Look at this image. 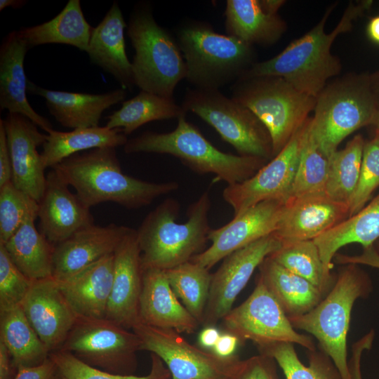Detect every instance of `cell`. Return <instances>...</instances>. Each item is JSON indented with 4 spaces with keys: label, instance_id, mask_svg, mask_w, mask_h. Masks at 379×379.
I'll return each mask as SVG.
<instances>
[{
    "label": "cell",
    "instance_id": "obj_1",
    "mask_svg": "<svg viewBox=\"0 0 379 379\" xmlns=\"http://www.w3.org/2000/svg\"><path fill=\"white\" fill-rule=\"evenodd\" d=\"M372 4V1L350 3L336 27L326 33V22L336 6L333 4L308 32L291 42L274 57L254 63L239 79L281 77L316 98L327 81L339 74L342 68L340 60L331 51L334 40L339 34L349 32L353 21L370 9Z\"/></svg>",
    "mask_w": 379,
    "mask_h": 379
},
{
    "label": "cell",
    "instance_id": "obj_2",
    "mask_svg": "<svg viewBox=\"0 0 379 379\" xmlns=\"http://www.w3.org/2000/svg\"><path fill=\"white\" fill-rule=\"evenodd\" d=\"M52 169L88 208L114 202L128 209L139 208L179 187L175 181L151 182L125 174L113 147L77 153Z\"/></svg>",
    "mask_w": 379,
    "mask_h": 379
},
{
    "label": "cell",
    "instance_id": "obj_3",
    "mask_svg": "<svg viewBox=\"0 0 379 379\" xmlns=\"http://www.w3.org/2000/svg\"><path fill=\"white\" fill-rule=\"evenodd\" d=\"M211 199L204 192L189 207L187 220L176 221L180 204L168 198L149 213L136 230L142 269L168 270L187 262L208 240Z\"/></svg>",
    "mask_w": 379,
    "mask_h": 379
},
{
    "label": "cell",
    "instance_id": "obj_4",
    "mask_svg": "<svg viewBox=\"0 0 379 379\" xmlns=\"http://www.w3.org/2000/svg\"><path fill=\"white\" fill-rule=\"evenodd\" d=\"M127 154L149 152L170 154L199 174L212 173L215 181L228 185L252 177L268 161L262 158L225 153L213 146L185 116L178 119L175 128L168 133L147 131L128 140Z\"/></svg>",
    "mask_w": 379,
    "mask_h": 379
},
{
    "label": "cell",
    "instance_id": "obj_5",
    "mask_svg": "<svg viewBox=\"0 0 379 379\" xmlns=\"http://www.w3.org/2000/svg\"><path fill=\"white\" fill-rule=\"evenodd\" d=\"M175 34L185 62V79L194 88L219 90L255 63L253 46L219 34L207 22L187 20Z\"/></svg>",
    "mask_w": 379,
    "mask_h": 379
},
{
    "label": "cell",
    "instance_id": "obj_6",
    "mask_svg": "<svg viewBox=\"0 0 379 379\" xmlns=\"http://www.w3.org/2000/svg\"><path fill=\"white\" fill-rule=\"evenodd\" d=\"M371 291L368 275L357 265L348 264L325 298L308 312L288 317L295 329L305 331L317 338L321 351L332 360L342 379H352L347 338L353 305L358 298L368 297Z\"/></svg>",
    "mask_w": 379,
    "mask_h": 379
},
{
    "label": "cell",
    "instance_id": "obj_7",
    "mask_svg": "<svg viewBox=\"0 0 379 379\" xmlns=\"http://www.w3.org/2000/svg\"><path fill=\"white\" fill-rule=\"evenodd\" d=\"M378 109L370 74H350L326 84L316 98L310 131L329 158L347 136L371 126Z\"/></svg>",
    "mask_w": 379,
    "mask_h": 379
},
{
    "label": "cell",
    "instance_id": "obj_8",
    "mask_svg": "<svg viewBox=\"0 0 379 379\" xmlns=\"http://www.w3.org/2000/svg\"><path fill=\"white\" fill-rule=\"evenodd\" d=\"M127 34L135 49L132 62L135 86L141 91L173 98L178 83L186 77V65L176 39L142 6L131 14Z\"/></svg>",
    "mask_w": 379,
    "mask_h": 379
},
{
    "label": "cell",
    "instance_id": "obj_9",
    "mask_svg": "<svg viewBox=\"0 0 379 379\" xmlns=\"http://www.w3.org/2000/svg\"><path fill=\"white\" fill-rule=\"evenodd\" d=\"M232 98L251 110L268 131L276 156L314 109L316 98L278 77L239 79Z\"/></svg>",
    "mask_w": 379,
    "mask_h": 379
},
{
    "label": "cell",
    "instance_id": "obj_10",
    "mask_svg": "<svg viewBox=\"0 0 379 379\" xmlns=\"http://www.w3.org/2000/svg\"><path fill=\"white\" fill-rule=\"evenodd\" d=\"M212 126L239 155L271 160L273 157L270 135L258 117L248 108L218 89L192 88L186 91L182 103Z\"/></svg>",
    "mask_w": 379,
    "mask_h": 379
},
{
    "label": "cell",
    "instance_id": "obj_11",
    "mask_svg": "<svg viewBox=\"0 0 379 379\" xmlns=\"http://www.w3.org/2000/svg\"><path fill=\"white\" fill-rule=\"evenodd\" d=\"M60 350L100 370L133 375L141 341L133 331L107 318L77 317Z\"/></svg>",
    "mask_w": 379,
    "mask_h": 379
},
{
    "label": "cell",
    "instance_id": "obj_12",
    "mask_svg": "<svg viewBox=\"0 0 379 379\" xmlns=\"http://www.w3.org/2000/svg\"><path fill=\"white\" fill-rule=\"evenodd\" d=\"M227 332L241 342L251 340L258 349L279 343L315 350L313 340L295 331L277 300L258 277L252 293L222 319Z\"/></svg>",
    "mask_w": 379,
    "mask_h": 379
},
{
    "label": "cell",
    "instance_id": "obj_13",
    "mask_svg": "<svg viewBox=\"0 0 379 379\" xmlns=\"http://www.w3.org/2000/svg\"><path fill=\"white\" fill-rule=\"evenodd\" d=\"M132 331L141 341V350L157 355L169 370L171 379H228L240 359L237 356L221 358L196 347L173 329L140 322Z\"/></svg>",
    "mask_w": 379,
    "mask_h": 379
},
{
    "label": "cell",
    "instance_id": "obj_14",
    "mask_svg": "<svg viewBox=\"0 0 379 379\" xmlns=\"http://www.w3.org/2000/svg\"><path fill=\"white\" fill-rule=\"evenodd\" d=\"M310 121L309 117L285 147L252 177L225 188L222 197L232 208L234 216L263 201L285 203L289 199Z\"/></svg>",
    "mask_w": 379,
    "mask_h": 379
},
{
    "label": "cell",
    "instance_id": "obj_15",
    "mask_svg": "<svg viewBox=\"0 0 379 379\" xmlns=\"http://www.w3.org/2000/svg\"><path fill=\"white\" fill-rule=\"evenodd\" d=\"M281 243L270 234L225 257L212 274L209 296L202 324L215 326L232 309L238 295L251 279L255 270Z\"/></svg>",
    "mask_w": 379,
    "mask_h": 379
},
{
    "label": "cell",
    "instance_id": "obj_16",
    "mask_svg": "<svg viewBox=\"0 0 379 379\" xmlns=\"http://www.w3.org/2000/svg\"><path fill=\"white\" fill-rule=\"evenodd\" d=\"M284 204L274 199L263 201L234 216L224 226L211 229L208 237L211 246L190 261L210 270L234 251L272 234Z\"/></svg>",
    "mask_w": 379,
    "mask_h": 379
},
{
    "label": "cell",
    "instance_id": "obj_17",
    "mask_svg": "<svg viewBox=\"0 0 379 379\" xmlns=\"http://www.w3.org/2000/svg\"><path fill=\"white\" fill-rule=\"evenodd\" d=\"M142 272L137 232L131 228L114 252L112 286L105 317L127 329L141 322Z\"/></svg>",
    "mask_w": 379,
    "mask_h": 379
},
{
    "label": "cell",
    "instance_id": "obj_18",
    "mask_svg": "<svg viewBox=\"0 0 379 379\" xmlns=\"http://www.w3.org/2000/svg\"><path fill=\"white\" fill-rule=\"evenodd\" d=\"M349 206L326 193L288 199L273 234L281 245L314 240L349 217Z\"/></svg>",
    "mask_w": 379,
    "mask_h": 379
},
{
    "label": "cell",
    "instance_id": "obj_19",
    "mask_svg": "<svg viewBox=\"0 0 379 379\" xmlns=\"http://www.w3.org/2000/svg\"><path fill=\"white\" fill-rule=\"evenodd\" d=\"M21 307L49 352L60 350L77 317L53 277L34 281Z\"/></svg>",
    "mask_w": 379,
    "mask_h": 379
},
{
    "label": "cell",
    "instance_id": "obj_20",
    "mask_svg": "<svg viewBox=\"0 0 379 379\" xmlns=\"http://www.w3.org/2000/svg\"><path fill=\"white\" fill-rule=\"evenodd\" d=\"M12 166V182L39 202L44 194L46 176L37 147L46 142V134L25 116L8 113L3 119Z\"/></svg>",
    "mask_w": 379,
    "mask_h": 379
},
{
    "label": "cell",
    "instance_id": "obj_21",
    "mask_svg": "<svg viewBox=\"0 0 379 379\" xmlns=\"http://www.w3.org/2000/svg\"><path fill=\"white\" fill-rule=\"evenodd\" d=\"M131 228L114 223L83 228L55 245L52 277L64 280L112 255Z\"/></svg>",
    "mask_w": 379,
    "mask_h": 379
},
{
    "label": "cell",
    "instance_id": "obj_22",
    "mask_svg": "<svg viewBox=\"0 0 379 379\" xmlns=\"http://www.w3.org/2000/svg\"><path fill=\"white\" fill-rule=\"evenodd\" d=\"M68 187L52 169L46 175L45 190L38 202L41 232L54 245L94 224L90 208Z\"/></svg>",
    "mask_w": 379,
    "mask_h": 379
},
{
    "label": "cell",
    "instance_id": "obj_23",
    "mask_svg": "<svg viewBox=\"0 0 379 379\" xmlns=\"http://www.w3.org/2000/svg\"><path fill=\"white\" fill-rule=\"evenodd\" d=\"M140 300L141 322L151 326L193 333L199 322L190 313L172 290L166 271L142 269Z\"/></svg>",
    "mask_w": 379,
    "mask_h": 379
},
{
    "label": "cell",
    "instance_id": "obj_24",
    "mask_svg": "<svg viewBox=\"0 0 379 379\" xmlns=\"http://www.w3.org/2000/svg\"><path fill=\"white\" fill-rule=\"evenodd\" d=\"M28 48L18 31L9 33L0 47V108L28 118L38 127L50 133L51 122L38 114L27 98V81L24 60Z\"/></svg>",
    "mask_w": 379,
    "mask_h": 379
},
{
    "label": "cell",
    "instance_id": "obj_25",
    "mask_svg": "<svg viewBox=\"0 0 379 379\" xmlns=\"http://www.w3.org/2000/svg\"><path fill=\"white\" fill-rule=\"evenodd\" d=\"M27 91L45 98L50 114L62 126L73 129L99 126L103 112L124 100L126 90L102 94L73 93L43 88L28 80Z\"/></svg>",
    "mask_w": 379,
    "mask_h": 379
},
{
    "label": "cell",
    "instance_id": "obj_26",
    "mask_svg": "<svg viewBox=\"0 0 379 379\" xmlns=\"http://www.w3.org/2000/svg\"><path fill=\"white\" fill-rule=\"evenodd\" d=\"M113 272L114 253L64 280L57 281L77 317L105 318Z\"/></svg>",
    "mask_w": 379,
    "mask_h": 379
},
{
    "label": "cell",
    "instance_id": "obj_27",
    "mask_svg": "<svg viewBox=\"0 0 379 379\" xmlns=\"http://www.w3.org/2000/svg\"><path fill=\"white\" fill-rule=\"evenodd\" d=\"M121 11L114 2L102 21L93 29L86 52L91 61L112 74L121 88L135 86L132 62L126 52L124 29L127 27Z\"/></svg>",
    "mask_w": 379,
    "mask_h": 379
},
{
    "label": "cell",
    "instance_id": "obj_28",
    "mask_svg": "<svg viewBox=\"0 0 379 379\" xmlns=\"http://www.w3.org/2000/svg\"><path fill=\"white\" fill-rule=\"evenodd\" d=\"M227 35L253 46H270L286 30V23L279 14H270L259 0H227L225 10Z\"/></svg>",
    "mask_w": 379,
    "mask_h": 379
},
{
    "label": "cell",
    "instance_id": "obj_29",
    "mask_svg": "<svg viewBox=\"0 0 379 379\" xmlns=\"http://www.w3.org/2000/svg\"><path fill=\"white\" fill-rule=\"evenodd\" d=\"M379 240V194L356 214L347 218L313 241L317 246L325 270L331 275L332 260L345 245L357 243L364 248Z\"/></svg>",
    "mask_w": 379,
    "mask_h": 379
},
{
    "label": "cell",
    "instance_id": "obj_30",
    "mask_svg": "<svg viewBox=\"0 0 379 379\" xmlns=\"http://www.w3.org/2000/svg\"><path fill=\"white\" fill-rule=\"evenodd\" d=\"M258 267V277L288 317L308 312L323 299L324 293L317 286L269 256Z\"/></svg>",
    "mask_w": 379,
    "mask_h": 379
},
{
    "label": "cell",
    "instance_id": "obj_31",
    "mask_svg": "<svg viewBox=\"0 0 379 379\" xmlns=\"http://www.w3.org/2000/svg\"><path fill=\"white\" fill-rule=\"evenodd\" d=\"M93 27L84 15L79 0H69L62 11L51 20L24 27L18 34L27 48L46 44H62L86 51Z\"/></svg>",
    "mask_w": 379,
    "mask_h": 379
},
{
    "label": "cell",
    "instance_id": "obj_32",
    "mask_svg": "<svg viewBox=\"0 0 379 379\" xmlns=\"http://www.w3.org/2000/svg\"><path fill=\"white\" fill-rule=\"evenodd\" d=\"M128 141L121 128L107 126L79 128L71 131H53L46 135L41 157L45 169L53 168L65 159L84 150L124 145Z\"/></svg>",
    "mask_w": 379,
    "mask_h": 379
},
{
    "label": "cell",
    "instance_id": "obj_33",
    "mask_svg": "<svg viewBox=\"0 0 379 379\" xmlns=\"http://www.w3.org/2000/svg\"><path fill=\"white\" fill-rule=\"evenodd\" d=\"M35 220L33 218L27 219L2 244L13 262L33 281L52 277L55 248V245L36 230Z\"/></svg>",
    "mask_w": 379,
    "mask_h": 379
},
{
    "label": "cell",
    "instance_id": "obj_34",
    "mask_svg": "<svg viewBox=\"0 0 379 379\" xmlns=\"http://www.w3.org/2000/svg\"><path fill=\"white\" fill-rule=\"evenodd\" d=\"M0 340L14 366H32L49 357V351L26 317L21 305L0 311Z\"/></svg>",
    "mask_w": 379,
    "mask_h": 379
},
{
    "label": "cell",
    "instance_id": "obj_35",
    "mask_svg": "<svg viewBox=\"0 0 379 379\" xmlns=\"http://www.w3.org/2000/svg\"><path fill=\"white\" fill-rule=\"evenodd\" d=\"M186 113L173 98L140 91L135 97L123 102L119 110L107 117L105 126L109 129L121 128L127 135L147 123L178 119Z\"/></svg>",
    "mask_w": 379,
    "mask_h": 379
},
{
    "label": "cell",
    "instance_id": "obj_36",
    "mask_svg": "<svg viewBox=\"0 0 379 379\" xmlns=\"http://www.w3.org/2000/svg\"><path fill=\"white\" fill-rule=\"evenodd\" d=\"M365 142L362 135L357 134L329 157L325 193L349 208L359 182Z\"/></svg>",
    "mask_w": 379,
    "mask_h": 379
},
{
    "label": "cell",
    "instance_id": "obj_37",
    "mask_svg": "<svg viewBox=\"0 0 379 379\" xmlns=\"http://www.w3.org/2000/svg\"><path fill=\"white\" fill-rule=\"evenodd\" d=\"M165 271L177 298L202 324L212 277L209 270L188 261Z\"/></svg>",
    "mask_w": 379,
    "mask_h": 379
},
{
    "label": "cell",
    "instance_id": "obj_38",
    "mask_svg": "<svg viewBox=\"0 0 379 379\" xmlns=\"http://www.w3.org/2000/svg\"><path fill=\"white\" fill-rule=\"evenodd\" d=\"M258 350L276 361L286 379H342L332 360L322 351H308L309 365L305 366L292 343H276Z\"/></svg>",
    "mask_w": 379,
    "mask_h": 379
},
{
    "label": "cell",
    "instance_id": "obj_39",
    "mask_svg": "<svg viewBox=\"0 0 379 379\" xmlns=\"http://www.w3.org/2000/svg\"><path fill=\"white\" fill-rule=\"evenodd\" d=\"M269 257L291 272L311 282L324 294L331 286L332 277L326 273L319 248L313 240L283 244Z\"/></svg>",
    "mask_w": 379,
    "mask_h": 379
},
{
    "label": "cell",
    "instance_id": "obj_40",
    "mask_svg": "<svg viewBox=\"0 0 379 379\" xmlns=\"http://www.w3.org/2000/svg\"><path fill=\"white\" fill-rule=\"evenodd\" d=\"M310 124L311 121L300 152L289 199L325 193L329 158L319 147L311 133Z\"/></svg>",
    "mask_w": 379,
    "mask_h": 379
},
{
    "label": "cell",
    "instance_id": "obj_41",
    "mask_svg": "<svg viewBox=\"0 0 379 379\" xmlns=\"http://www.w3.org/2000/svg\"><path fill=\"white\" fill-rule=\"evenodd\" d=\"M151 368L142 376L121 375L93 367L71 353L62 350L50 352L49 357L55 364L61 379H171V375L164 361L156 354H150Z\"/></svg>",
    "mask_w": 379,
    "mask_h": 379
},
{
    "label": "cell",
    "instance_id": "obj_42",
    "mask_svg": "<svg viewBox=\"0 0 379 379\" xmlns=\"http://www.w3.org/2000/svg\"><path fill=\"white\" fill-rule=\"evenodd\" d=\"M39 203L10 181L0 187V244L29 218H38Z\"/></svg>",
    "mask_w": 379,
    "mask_h": 379
},
{
    "label": "cell",
    "instance_id": "obj_43",
    "mask_svg": "<svg viewBox=\"0 0 379 379\" xmlns=\"http://www.w3.org/2000/svg\"><path fill=\"white\" fill-rule=\"evenodd\" d=\"M379 187V133L365 142L359 182L350 205L349 217L358 213ZM348 217V218H349Z\"/></svg>",
    "mask_w": 379,
    "mask_h": 379
},
{
    "label": "cell",
    "instance_id": "obj_44",
    "mask_svg": "<svg viewBox=\"0 0 379 379\" xmlns=\"http://www.w3.org/2000/svg\"><path fill=\"white\" fill-rule=\"evenodd\" d=\"M33 281L13 262L0 244V311L20 305Z\"/></svg>",
    "mask_w": 379,
    "mask_h": 379
},
{
    "label": "cell",
    "instance_id": "obj_45",
    "mask_svg": "<svg viewBox=\"0 0 379 379\" xmlns=\"http://www.w3.org/2000/svg\"><path fill=\"white\" fill-rule=\"evenodd\" d=\"M276 364L262 354L239 359L228 379H279Z\"/></svg>",
    "mask_w": 379,
    "mask_h": 379
},
{
    "label": "cell",
    "instance_id": "obj_46",
    "mask_svg": "<svg viewBox=\"0 0 379 379\" xmlns=\"http://www.w3.org/2000/svg\"><path fill=\"white\" fill-rule=\"evenodd\" d=\"M374 335V331L371 330L353 345L352 357L348 361L352 379H362L361 373V355L365 350L371 348Z\"/></svg>",
    "mask_w": 379,
    "mask_h": 379
},
{
    "label": "cell",
    "instance_id": "obj_47",
    "mask_svg": "<svg viewBox=\"0 0 379 379\" xmlns=\"http://www.w3.org/2000/svg\"><path fill=\"white\" fill-rule=\"evenodd\" d=\"M56 373L55 364L48 357L36 366H18L13 379H52Z\"/></svg>",
    "mask_w": 379,
    "mask_h": 379
},
{
    "label": "cell",
    "instance_id": "obj_48",
    "mask_svg": "<svg viewBox=\"0 0 379 379\" xmlns=\"http://www.w3.org/2000/svg\"><path fill=\"white\" fill-rule=\"evenodd\" d=\"M12 180V166L3 120H0V187Z\"/></svg>",
    "mask_w": 379,
    "mask_h": 379
},
{
    "label": "cell",
    "instance_id": "obj_49",
    "mask_svg": "<svg viewBox=\"0 0 379 379\" xmlns=\"http://www.w3.org/2000/svg\"><path fill=\"white\" fill-rule=\"evenodd\" d=\"M336 260L340 264L365 265L379 269V254L374 246L364 248L359 255H345L336 254Z\"/></svg>",
    "mask_w": 379,
    "mask_h": 379
},
{
    "label": "cell",
    "instance_id": "obj_50",
    "mask_svg": "<svg viewBox=\"0 0 379 379\" xmlns=\"http://www.w3.org/2000/svg\"><path fill=\"white\" fill-rule=\"evenodd\" d=\"M240 340L234 334L225 332L220 334L215 346L211 350L221 358H231L236 356L235 352Z\"/></svg>",
    "mask_w": 379,
    "mask_h": 379
},
{
    "label": "cell",
    "instance_id": "obj_51",
    "mask_svg": "<svg viewBox=\"0 0 379 379\" xmlns=\"http://www.w3.org/2000/svg\"><path fill=\"white\" fill-rule=\"evenodd\" d=\"M16 371L7 347L0 340V379H13Z\"/></svg>",
    "mask_w": 379,
    "mask_h": 379
},
{
    "label": "cell",
    "instance_id": "obj_52",
    "mask_svg": "<svg viewBox=\"0 0 379 379\" xmlns=\"http://www.w3.org/2000/svg\"><path fill=\"white\" fill-rule=\"evenodd\" d=\"M220 334L215 326H206L199 334V344L203 349L211 351L216 344Z\"/></svg>",
    "mask_w": 379,
    "mask_h": 379
},
{
    "label": "cell",
    "instance_id": "obj_53",
    "mask_svg": "<svg viewBox=\"0 0 379 379\" xmlns=\"http://www.w3.org/2000/svg\"><path fill=\"white\" fill-rule=\"evenodd\" d=\"M368 39L376 44H379V15L370 19L366 27Z\"/></svg>",
    "mask_w": 379,
    "mask_h": 379
},
{
    "label": "cell",
    "instance_id": "obj_54",
    "mask_svg": "<svg viewBox=\"0 0 379 379\" xmlns=\"http://www.w3.org/2000/svg\"><path fill=\"white\" fill-rule=\"evenodd\" d=\"M262 10L267 13L278 14V11L285 4L284 0H259Z\"/></svg>",
    "mask_w": 379,
    "mask_h": 379
},
{
    "label": "cell",
    "instance_id": "obj_55",
    "mask_svg": "<svg viewBox=\"0 0 379 379\" xmlns=\"http://www.w3.org/2000/svg\"><path fill=\"white\" fill-rule=\"evenodd\" d=\"M370 79L372 88L379 105V70L370 74Z\"/></svg>",
    "mask_w": 379,
    "mask_h": 379
},
{
    "label": "cell",
    "instance_id": "obj_56",
    "mask_svg": "<svg viewBox=\"0 0 379 379\" xmlns=\"http://www.w3.org/2000/svg\"><path fill=\"white\" fill-rule=\"evenodd\" d=\"M26 1L22 0H1L0 11L4 10L8 6H11L13 8H18L26 4Z\"/></svg>",
    "mask_w": 379,
    "mask_h": 379
},
{
    "label": "cell",
    "instance_id": "obj_57",
    "mask_svg": "<svg viewBox=\"0 0 379 379\" xmlns=\"http://www.w3.org/2000/svg\"><path fill=\"white\" fill-rule=\"evenodd\" d=\"M371 126H373L375 128V132L379 133V109L374 118Z\"/></svg>",
    "mask_w": 379,
    "mask_h": 379
},
{
    "label": "cell",
    "instance_id": "obj_58",
    "mask_svg": "<svg viewBox=\"0 0 379 379\" xmlns=\"http://www.w3.org/2000/svg\"><path fill=\"white\" fill-rule=\"evenodd\" d=\"M374 248L379 254V240L375 243Z\"/></svg>",
    "mask_w": 379,
    "mask_h": 379
},
{
    "label": "cell",
    "instance_id": "obj_59",
    "mask_svg": "<svg viewBox=\"0 0 379 379\" xmlns=\"http://www.w3.org/2000/svg\"><path fill=\"white\" fill-rule=\"evenodd\" d=\"M52 379H61L60 376L56 373L55 375L52 378Z\"/></svg>",
    "mask_w": 379,
    "mask_h": 379
}]
</instances>
